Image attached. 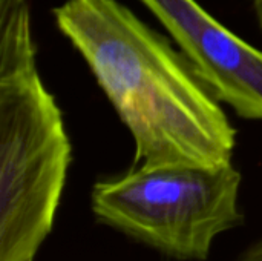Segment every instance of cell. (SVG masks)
Masks as SVG:
<instances>
[{
	"mask_svg": "<svg viewBox=\"0 0 262 261\" xmlns=\"http://www.w3.org/2000/svg\"><path fill=\"white\" fill-rule=\"evenodd\" d=\"M52 14L130 131L134 166L232 163L236 129L164 35L118 0H66Z\"/></svg>",
	"mask_w": 262,
	"mask_h": 261,
	"instance_id": "1",
	"label": "cell"
},
{
	"mask_svg": "<svg viewBox=\"0 0 262 261\" xmlns=\"http://www.w3.org/2000/svg\"><path fill=\"white\" fill-rule=\"evenodd\" d=\"M72 162L63 114L43 85L28 0H0V261H34Z\"/></svg>",
	"mask_w": 262,
	"mask_h": 261,
	"instance_id": "2",
	"label": "cell"
},
{
	"mask_svg": "<svg viewBox=\"0 0 262 261\" xmlns=\"http://www.w3.org/2000/svg\"><path fill=\"white\" fill-rule=\"evenodd\" d=\"M241 174L223 166H134L100 180L91 203L98 222L178 260H206L215 238L244 220Z\"/></svg>",
	"mask_w": 262,
	"mask_h": 261,
	"instance_id": "3",
	"label": "cell"
},
{
	"mask_svg": "<svg viewBox=\"0 0 262 261\" xmlns=\"http://www.w3.org/2000/svg\"><path fill=\"white\" fill-rule=\"evenodd\" d=\"M169 31L215 95L236 115L262 120V51L216 22L196 0H140Z\"/></svg>",
	"mask_w": 262,
	"mask_h": 261,
	"instance_id": "4",
	"label": "cell"
},
{
	"mask_svg": "<svg viewBox=\"0 0 262 261\" xmlns=\"http://www.w3.org/2000/svg\"><path fill=\"white\" fill-rule=\"evenodd\" d=\"M236 261H262V238L252 245Z\"/></svg>",
	"mask_w": 262,
	"mask_h": 261,
	"instance_id": "5",
	"label": "cell"
},
{
	"mask_svg": "<svg viewBox=\"0 0 262 261\" xmlns=\"http://www.w3.org/2000/svg\"><path fill=\"white\" fill-rule=\"evenodd\" d=\"M252 5H253V11H255L258 25L262 29V0H252Z\"/></svg>",
	"mask_w": 262,
	"mask_h": 261,
	"instance_id": "6",
	"label": "cell"
}]
</instances>
